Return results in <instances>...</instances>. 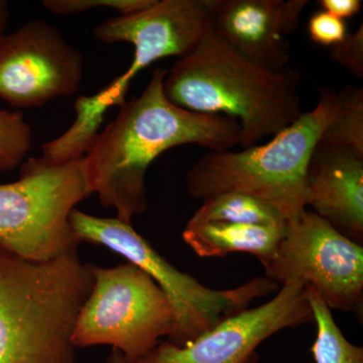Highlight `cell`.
Listing matches in <instances>:
<instances>
[{
	"instance_id": "15",
	"label": "cell",
	"mask_w": 363,
	"mask_h": 363,
	"mask_svg": "<svg viewBox=\"0 0 363 363\" xmlns=\"http://www.w3.org/2000/svg\"><path fill=\"white\" fill-rule=\"evenodd\" d=\"M113 100L104 88L92 96H79L74 104L76 117L71 128L43 147L42 159L50 164H63L83 159L94 145L99 128Z\"/></svg>"
},
{
	"instance_id": "6",
	"label": "cell",
	"mask_w": 363,
	"mask_h": 363,
	"mask_svg": "<svg viewBox=\"0 0 363 363\" xmlns=\"http://www.w3.org/2000/svg\"><path fill=\"white\" fill-rule=\"evenodd\" d=\"M91 194L83 159L28 160L18 181L0 184V247L37 262L77 252L81 240L69 216Z\"/></svg>"
},
{
	"instance_id": "10",
	"label": "cell",
	"mask_w": 363,
	"mask_h": 363,
	"mask_svg": "<svg viewBox=\"0 0 363 363\" xmlns=\"http://www.w3.org/2000/svg\"><path fill=\"white\" fill-rule=\"evenodd\" d=\"M210 28L206 0H156L142 11L114 16L95 26L93 35L99 42L135 47L128 70L105 87L116 106L126 101L131 81L140 72L157 60L186 56Z\"/></svg>"
},
{
	"instance_id": "18",
	"label": "cell",
	"mask_w": 363,
	"mask_h": 363,
	"mask_svg": "<svg viewBox=\"0 0 363 363\" xmlns=\"http://www.w3.org/2000/svg\"><path fill=\"white\" fill-rule=\"evenodd\" d=\"M321 138L363 152L362 87L347 85L337 92L335 116Z\"/></svg>"
},
{
	"instance_id": "4",
	"label": "cell",
	"mask_w": 363,
	"mask_h": 363,
	"mask_svg": "<svg viewBox=\"0 0 363 363\" xmlns=\"http://www.w3.org/2000/svg\"><path fill=\"white\" fill-rule=\"evenodd\" d=\"M337 92L321 87L315 108L303 112L271 142L243 149L209 152L186 174L189 195L204 201L222 193L240 192L271 203L286 221L306 211V172L325 130L333 121Z\"/></svg>"
},
{
	"instance_id": "19",
	"label": "cell",
	"mask_w": 363,
	"mask_h": 363,
	"mask_svg": "<svg viewBox=\"0 0 363 363\" xmlns=\"http://www.w3.org/2000/svg\"><path fill=\"white\" fill-rule=\"evenodd\" d=\"M32 145V130L23 112L0 109V174L18 168Z\"/></svg>"
},
{
	"instance_id": "16",
	"label": "cell",
	"mask_w": 363,
	"mask_h": 363,
	"mask_svg": "<svg viewBox=\"0 0 363 363\" xmlns=\"http://www.w3.org/2000/svg\"><path fill=\"white\" fill-rule=\"evenodd\" d=\"M189 221L194 223L219 221L274 227L288 224L283 213L271 203L240 192L222 193L207 198Z\"/></svg>"
},
{
	"instance_id": "13",
	"label": "cell",
	"mask_w": 363,
	"mask_h": 363,
	"mask_svg": "<svg viewBox=\"0 0 363 363\" xmlns=\"http://www.w3.org/2000/svg\"><path fill=\"white\" fill-rule=\"evenodd\" d=\"M307 206L338 233L363 241V152L320 140L306 172Z\"/></svg>"
},
{
	"instance_id": "17",
	"label": "cell",
	"mask_w": 363,
	"mask_h": 363,
	"mask_svg": "<svg viewBox=\"0 0 363 363\" xmlns=\"http://www.w3.org/2000/svg\"><path fill=\"white\" fill-rule=\"evenodd\" d=\"M307 298L311 306L317 335L312 346L316 363H363V347L350 342L334 321L330 309L319 294L306 285Z\"/></svg>"
},
{
	"instance_id": "8",
	"label": "cell",
	"mask_w": 363,
	"mask_h": 363,
	"mask_svg": "<svg viewBox=\"0 0 363 363\" xmlns=\"http://www.w3.org/2000/svg\"><path fill=\"white\" fill-rule=\"evenodd\" d=\"M276 284L312 286L329 309L362 314L363 247L306 209L289 222L274 257L262 264Z\"/></svg>"
},
{
	"instance_id": "12",
	"label": "cell",
	"mask_w": 363,
	"mask_h": 363,
	"mask_svg": "<svg viewBox=\"0 0 363 363\" xmlns=\"http://www.w3.org/2000/svg\"><path fill=\"white\" fill-rule=\"evenodd\" d=\"M308 0H206L210 26L217 35L267 70L290 62V37Z\"/></svg>"
},
{
	"instance_id": "9",
	"label": "cell",
	"mask_w": 363,
	"mask_h": 363,
	"mask_svg": "<svg viewBox=\"0 0 363 363\" xmlns=\"http://www.w3.org/2000/svg\"><path fill=\"white\" fill-rule=\"evenodd\" d=\"M84 57L62 33L33 20L0 39V99L35 108L80 90Z\"/></svg>"
},
{
	"instance_id": "21",
	"label": "cell",
	"mask_w": 363,
	"mask_h": 363,
	"mask_svg": "<svg viewBox=\"0 0 363 363\" xmlns=\"http://www.w3.org/2000/svg\"><path fill=\"white\" fill-rule=\"evenodd\" d=\"M308 33L313 42L331 48L345 39L348 35L347 25L345 21L326 11H316L308 23Z\"/></svg>"
},
{
	"instance_id": "7",
	"label": "cell",
	"mask_w": 363,
	"mask_h": 363,
	"mask_svg": "<svg viewBox=\"0 0 363 363\" xmlns=\"http://www.w3.org/2000/svg\"><path fill=\"white\" fill-rule=\"evenodd\" d=\"M90 267L94 283L76 322V348L109 345L138 362L171 336L173 308L149 274L130 262Z\"/></svg>"
},
{
	"instance_id": "2",
	"label": "cell",
	"mask_w": 363,
	"mask_h": 363,
	"mask_svg": "<svg viewBox=\"0 0 363 363\" xmlns=\"http://www.w3.org/2000/svg\"><path fill=\"white\" fill-rule=\"evenodd\" d=\"M301 74L288 67L272 72L241 56L208 30L167 71L164 93L172 104L195 113L236 119L240 145L253 147L292 124L301 114Z\"/></svg>"
},
{
	"instance_id": "3",
	"label": "cell",
	"mask_w": 363,
	"mask_h": 363,
	"mask_svg": "<svg viewBox=\"0 0 363 363\" xmlns=\"http://www.w3.org/2000/svg\"><path fill=\"white\" fill-rule=\"evenodd\" d=\"M93 283L77 252L37 262L0 247V363H76L74 330Z\"/></svg>"
},
{
	"instance_id": "20",
	"label": "cell",
	"mask_w": 363,
	"mask_h": 363,
	"mask_svg": "<svg viewBox=\"0 0 363 363\" xmlns=\"http://www.w3.org/2000/svg\"><path fill=\"white\" fill-rule=\"evenodd\" d=\"M155 2L156 0H44L42 6L59 16L83 13L95 9H111L119 16H128L147 9Z\"/></svg>"
},
{
	"instance_id": "23",
	"label": "cell",
	"mask_w": 363,
	"mask_h": 363,
	"mask_svg": "<svg viewBox=\"0 0 363 363\" xmlns=\"http://www.w3.org/2000/svg\"><path fill=\"white\" fill-rule=\"evenodd\" d=\"M317 4L322 11L341 20L352 18L359 13L362 6L360 0H319Z\"/></svg>"
},
{
	"instance_id": "1",
	"label": "cell",
	"mask_w": 363,
	"mask_h": 363,
	"mask_svg": "<svg viewBox=\"0 0 363 363\" xmlns=\"http://www.w3.org/2000/svg\"><path fill=\"white\" fill-rule=\"evenodd\" d=\"M167 71L152 72L142 94L119 106L116 119L83 157L91 192L126 223L149 208L145 176L162 152L183 145L222 152L240 145L242 138L236 119L195 113L172 104L164 93Z\"/></svg>"
},
{
	"instance_id": "11",
	"label": "cell",
	"mask_w": 363,
	"mask_h": 363,
	"mask_svg": "<svg viewBox=\"0 0 363 363\" xmlns=\"http://www.w3.org/2000/svg\"><path fill=\"white\" fill-rule=\"evenodd\" d=\"M314 322L306 285L283 284L266 304L226 318L188 345L160 343L135 363H250L260 343L277 332Z\"/></svg>"
},
{
	"instance_id": "22",
	"label": "cell",
	"mask_w": 363,
	"mask_h": 363,
	"mask_svg": "<svg viewBox=\"0 0 363 363\" xmlns=\"http://www.w3.org/2000/svg\"><path fill=\"white\" fill-rule=\"evenodd\" d=\"M331 58L352 73L355 78H363V26L354 33H348L338 45L330 48Z\"/></svg>"
},
{
	"instance_id": "24",
	"label": "cell",
	"mask_w": 363,
	"mask_h": 363,
	"mask_svg": "<svg viewBox=\"0 0 363 363\" xmlns=\"http://www.w3.org/2000/svg\"><path fill=\"white\" fill-rule=\"evenodd\" d=\"M9 4L6 0H0V39L6 33L7 23H9Z\"/></svg>"
},
{
	"instance_id": "5",
	"label": "cell",
	"mask_w": 363,
	"mask_h": 363,
	"mask_svg": "<svg viewBox=\"0 0 363 363\" xmlns=\"http://www.w3.org/2000/svg\"><path fill=\"white\" fill-rule=\"evenodd\" d=\"M69 220L81 242L113 250L154 279L173 308L175 323L167 342L179 347L193 342L226 318L247 310L255 298L278 288V284L264 277L231 290H213L169 264L130 223L93 216L76 208Z\"/></svg>"
},
{
	"instance_id": "14",
	"label": "cell",
	"mask_w": 363,
	"mask_h": 363,
	"mask_svg": "<svg viewBox=\"0 0 363 363\" xmlns=\"http://www.w3.org/2000/svg\"><path fill=\"white\" fill-rule=\"evenodd\" d=\"M288 225V224H286ZM286 225L257 226L228 222L189 221L183 240L201 257H225L242 252L259 257L262 264L272 259L286 235Z\"/></svg>"
},
{
	"instance_id": "25",
	"label": "cell",
	"mask_w": 363,
	"mask_h": 363,
	"mask_svg": "<svg viewBox=\"0 0 363 363\" xmlns=\"http://www.w3.org/2000/svg\"><path fill=\"white\" fill-rule=\"evenodd\" d=\"M106 363H135L124 357L123 353L116 350H112L111 354L107 358Z\"/></svg>"
}]
</instances>
